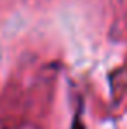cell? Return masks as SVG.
<instances>
[{
  "instance_id": "1",
  "label": "cell",
  "mask_w": 127,
  "mask_h": 129,
  "mask_svg": "<svg viewBox=\"0 0 127 129\" xmlns=\"http://www.w3.org/2000/svg\"><path fill=\"white\" fill-rule=\"evenodd\" d=\"M71 129H85L84 122H82V119H80V113H77V115L73 117V120H71Z\"/></svg>"
}]
</instances>
